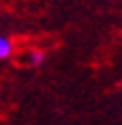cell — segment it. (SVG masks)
I'll return each mask as SVG.
<instances>
[{
	"mask_svg": "<svg viewBox=\"0 0 122 125\" xmlns=\"http://www.w3.org/2000/svg\"><path fill=\"white\" fill-rule=\"evenodd\" d=\"M28 58H30V65H41V62H43V54L37 52V50H32L28 54Z\"/></svg>",
	"mask_w": 122,
	"mask_h": 125,
	"instance_id": "2",
	"label": "cell"
},
{
	"mask_svg": "<svg viewBox=\"0 0 122 125\" xmlns=\"http://www.w3.org/2000/svg\"><path fill=\"white\" fill-rule=\"evenodd\" d=\"M11 54H13V41L9 37H2L0 35V61L9 58Z\"/></svg>",
	"mask_w": 122,
	"mask_h": 125,
	"instance_id": "1",
	"label": "cell"
}]
</instances>
